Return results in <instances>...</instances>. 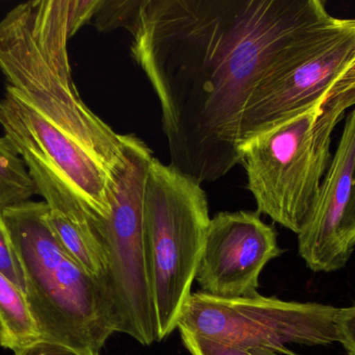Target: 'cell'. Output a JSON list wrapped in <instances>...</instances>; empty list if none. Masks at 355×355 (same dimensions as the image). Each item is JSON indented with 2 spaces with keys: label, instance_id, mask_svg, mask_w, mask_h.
I'll return each instance as SVG.
<instances>
[{
  "label": "cell",
  "instance_id": "30bf717a",
  "mask_svg": "<svg viewBox=\"0 0 355 355\" xmlns=\"http://www.w3.org/2000/svg\"><path fill=\"white\" fill-rule=\"evenodd\" d=\"M354 162L355 108L346 117L318 196L297 233L298 254L313 272H335L346 266L340 251V231L352 195Z\"/></svg>",
  "mask_w": 355,
  "mask_h": 355
},
{
  "label": "cell",
  "instance_id": "9a60e30c",
  "mask_svg": "<svg viewBox=\"0 0 355 355\" xmlns=\"http://www.w3.org/2000/svg\"><path fill=\"white\" fill-rule=\"evenodd\" d=\"M0 273L25 293L26 281L24 271L4 225L2 214H0Z\"/></svg>",
  "mask_w": 355,
  "mask_h": 355
},
{
  "label": "cell",
  "instance_id": "8fae6325",
  "mask_svg": "<svg viewBox=\"0 0 355 355\" xmlns=\"http://www.w3.org/2000/svg\"><path fill=\"white\" fill-rule=\"evenodd\" d=\"M40 340L24 292L0 273V346L16 354Z\"/></svg>",
  "mask_w": 355,
  "mask_h": 355
},
{
  "label": "cell",
  "instance_id": "52a82bcc",
  "mask_svg": "<svg viewBox=\"0 0 355 355\" xmlns=\"http://www.w3.org/2000/svg\"><path fill=\"white\" fill-rule=\"evenodd\" d=\"M338 310L329 304L285 302L260 294L223 299L196 292L186 302L177 329L248 352L264 349L297 355L287 345L337 343Z\"/></svg>",
  "mask_w": 355,
  "mask_h": 355
},
{
  "label": "cell",
  "instance_id": "2e32d148",
  "mask_svg": "<svg viewBox=\"0 0 355 355\" xmlns=\"http://www.w3.org/2000/svg\"><path fill=\"white\" fill-rule=\"evenodd\" d=\"M182 343L190 355H252V352L210 338L179 331Z\"/></svg>",
  "mask_w": 355,
  "mask_h": 355
},
{
  "label": "cell",
  "instance_id": "7a4b0ae2",
  "mask_svg": "<svg viewBox=\"0 0 355 355\" xmlns=\"http://www.w3.org/2000/svg\"><path fill=\"white\" fill-rule=\"evenodd\" d=\"M70 0H29L0 20V126L33 181H58L87 214L107 216L126 163V135L83 102L68 42Z\"/></svg>",
  "mask_w": 355,
  "mask_h": 355
},
{
  "label": "cell",
  "instance_id": "8992f818",
  "mask_svg": "<svg viewBox=\"0 0 355 355\" xmlns=\"http://www.w3.org/2000/svg\"><path fill=\"white\" fill-rule=\"evenodd\" d=\"M153 158L145 142L126 135V163L116 181L110 214L67 217L83 229L103 266L116 331L144 346L158 342L144 242V193Z\"/></svg>",
  "mask_w": 355,
  "mask_h": 355
},
{
  "label": "cell",
  "instance_id": "ba28073f",
  "mask_svg": "<svg viewBox=\"0 0 355 355\" xmlns=\"http://www.w3.org/2000/svg\"><path fill=\"white\" fill-rule=\"evenodd\" d=\"M260 215L223 212L211 219L196 276L200 292L223 299L259 294L265 266L283 254L277 231Z\"/></svg>",
  "mask_w": 355,
  "mask_h": 355
},
{
  "label": "cell",
  "instance_id": "5b68a950",
  "mask_svg": "<svg viewBox=\"0 0 355 355\" xmlns=\"http://www.w3.org/2000/svg\"><path fill=\"white\" fill-rule=\"evenodd\" d=\"M210 222L202 185L153 158L144 193V242L158 342L177 329L191 296Z\"/></svg>",
  "mask_w": 355,
  "mask_h": 355
},
{
  "label": "cell",
  "instance_id": "d6986e66",
  "mask_svg": "<svg viewBox=\"0 0 355 355\" xmlns=\"http://www.w3.org/2000/svg\"><path fill=\"white\" fill-rule=\"evenodd\" d=\"M15 355H100V352L93 350H77L62 344L53 342L40 341L35 342L33 345L28 346L21 352H16Z\"/></svg>",
  "mask_w": 355,
  "mask_h": 355
},
{
  "label": "cell",
  "instance_id": "ffe728a7",
  "mask_svg": "<svg viewBox=\"0 0 355 355\" xmlns=\"http://www.w3.org/2000/svg\"><path fill=\"white\" fill-rule=\"evenodd\" d=\"M252 355H281L279 354H275V352H269V350L264 349H254L250 350Z\"/></svg>",
  "mask_w": 355,
  "mask_h": 355
},
{
  "label": "cell",
  "instance_id": "4fadbf2b",
  "mask_svg": "<svg viewBox=\"0 0 355 355\" xmlns=\"http://www.w3.org/2000/svg\"><path fill=\"white\" fill-rule=\"evenodd\" d=\"M47 220L67 254L105 290L103 266L85 233L72 220L56 210H48Z\"/></svg>",
  "mask_w": 355,
  "mask_h": 355
},
{
  "label": "cell",
  "instance_id": "277c9868",
  "mask_svg": "<svg viewBox=\"0 0 355 355\" xmlns=\"http://www.w3.org/2000/svg\"><path fill=\"white\" fill-rule=\"evenodd\" d=\"M355 108V64L319 106L241 141L240 164L257 212L297 235L331 164L333 133Z\"/></svg>",
  "mask_w": 355,
  "mask_h": 355
},
{
  "label": "cell",
  "instance_id": "5bb4252c",
  "mask_svg": "<svg viewBox=\"0 0 355 355\" xmlns=\"http://www.w3.org/2000/svg\"><path fill=\"white\" fill-rule=\"evenodd\" d=\"M141 3L143 0H99L92 21L101 31H114L119 27H124L132 33L139 20Z\"/></svg>",
  "mask_w": 355,
  "mask_h": 355
},
{
  "label": "cell",
  "instance_id": "7c38bea8",
  "mask_svg": "<svg viewBox=\"0 0 355 355\" xmlns=\"http://www.w3.org/2000/svg\"><path fill=\"white\" fill-rule=\"evenodd\" d=\"M37 195L35 181L14 146L0 137V214Z\"/></svg>",
  "mask_w": 355,
  "mask_h": 355
},
{
  "label": "cell",
  "instance_id": "9c48e42d",
  "mask_svg": "<svg viewBox=\"0 0 355 355\" xmlns=\"http://www.w3.org/2000/svg\"><path fill=\"white\" fill-rule=\"evenodd\" d=\"M354 64L355 27L308 62L263 81L246 106L241 141L319 106Z\"/></svg>",
  "mask_w": 355,
  "mask_h": 355
},
{
  "label": "cell",
  "instance_id": "3957f363",
  "mask_svg": "<svg viewBox=\"0 0 355 355\" xmlns=\"http://www.w3.org/2000/svg\"><path fill=\"white\" fill-rule=\"evenodd\" d=\"M45 201L17 204L2 213L24 271L27 302L41 340L100 352L116 331L104 288L62 247L47 220Z\"/></svg>",
  "mask_w": 355,
  "mask_h": 355
},
{
  "label": "cell",
  "instance_id": "e0dca14e",
  "mask_svg": "<svg viewBox=\"0 0 355 355\" xmlns=\"http://www.w3.org/2000/svg\"><path fill=\"white\" fill-rule=\"evenodd\" d=\"M355 249V162L352 175V195L340 231V251L344 264L347 265Z\"/></svg>",
  "mask_w": 355,
  "mask_h": 355
},
{
  "label": "cell",
  "instance_id": "ac0fdd59",
  "mask_svg": "<svg viewBox=\"0 0 355 355\" xmlns=\"http://www.w3.org/2000/svg\"><path fill=\"white\" fill-rule=\"evenodd\" d=\"M338 342L343 345L349 355H355V304L339 308L336 317Z\"/></svg>",
  "mask_w": 355,
  "mask_h": 355
},
{
  "label": "cell",
  "instance_id": "6da1fadb",
  "mask_svg": "<svg viewBox=\"0 0 355 355\" xmlns=\"http://www.w3.org/2000/svg\"><path fill=\"white\" fill-rule=\"evenodd\" d=\"M354 27L320 0H143L131 54L159 100L170 166L200 185L227 175L258 85Z\"/></svg>",
  "mask_w": 355,
  "mask_h": 355
}]
</instances>
